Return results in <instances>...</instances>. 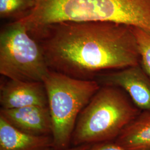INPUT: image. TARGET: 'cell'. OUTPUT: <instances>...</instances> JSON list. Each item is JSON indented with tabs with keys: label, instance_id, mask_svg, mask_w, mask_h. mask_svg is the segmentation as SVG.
Instances as JSON below:
<instances>
[{
	"label": "cell",
	"instance_id": "cell-1",
	"mask_svg": "<svg viewBox=\"0 0 150 150\" xmlns=\"http://www.w3.org/2000/svg\"><path fill=\"white\" fill-rule=\"evenodd\" d=\"M28 33L40 44L50 70L75 79L95 80L105 71L140 64L132 27L126 24L60 22Z\"/></svg>",
	"mask_w": 150,
	"mask_h": 150
},
{
	"label": "cell",
	"instance_id": "cell-2",
	"mask_svg": "<svg viewBox=\"0 0 150 150\" xmlns=\"http://www.w3.org/2000/svg\"><path fill=\"white\" fill-rule=\"evenodd\" d=\"M28 32L60 22H112L150 33V0H36L30 15L17 21Z\"/></svg>",
	"mask_w": 150,
	"mask_h": 150
},
{
	"label": "cell",
	"instance_id": "cell-3",
	"mask_svg": "<svg viewBox=\"0 0 150 150\" xmlns=\"http://www.w3.org/2000/svg\"><path fill=\"white\" fill-rule=\"evenodd\" d=\"M138 116V109L118 87L103 85L80 113L71 141L77 146L113 139Z\"/></svg>",
	"mask_w": 150,
	"mask_h": 150
},
{
	"label": "cell",
	"instance_id": "cell-4",
	"mask_svg": "<svg viewBox=\"0 0 150 150\" xmlns=\"http://www.w3.org/2000/svg\"><path fill=\"white\" fill-rule=\"evenodd\" d=\"M43 82L52 119L54 149L66 150L80 113L101 86L95 80L77 79L51 70Z\"/></svg>",
	"mask_w": 150,
	"mask_h": 150
},
{
	"label": "cell",
	"instance_id": "cell-5",
	"mask_svg": "<svg viewBox=\"0 0 150 150\" xmlns=\"http://www.w3.org/2000/svg\"><path fill=\"white\" fill-rule=\"evenodd\" d=\"M41 47L18 21L7 23L0 33V74L7 79L41 81L50 71Z\"/></svg>",
	"mask_w": 150,
	"mask_h": 150
},
{
	"label": "cell",
	"instance_id": "cell-6",
	"mask_svg": "<svg viewBox=\"0 0 150 150\" xmlns=\"http://www.w3.org/2000/svg\"><path fill=\"white\" fill-rule=\"evenodd\" d=\"M96 79L103 85L122 88L136 107L150 112V78L140 64L104 73Z\"/></svg>",
	"mask_w": 150,
	"mask_h": 150
},
{
	"label": "cell",
	"instance_id": "cell-7",
	"mask_svg": "<svg viewBox=\"0 0 150 150\" xmlns=\"http://www.w3.org/2000/svg\"><path fill=\"white\" fill-rule=\"evenodd\" d=\"M0 89L1 108L48 106L47 92L43 82L8 79L5 82H1Z\"/></svg>",
	"mask_w": 150,
	"mask_h": 150
},
{
	"label": "cell",
	"instance_id": "cell-8",
	"mask_svg": "<svg viewBox=\"0 0 150 150\" xmlns=\"http://www.w3.org/2000/svg\"><path fill=\"white\" fill-rule=\"evenodd\" d=\"M0 116L16 129L28 134L49 136L52 133V119L48 106L1 108Z\"/></svg>",
	"mask_w": 150,
	"mask_h": 150
},
{
	"label": "cell",
	"instance_id": "cell-9",
	"mask_svg": "<svg viewBox=\"0 0 150 150\" xmlns=\"http://www.w3.org/2000/svg\"><path fill=\"white\" fill-rule=\"evenodd\" d=\"M54 149L52 137L36 136L22 132L0 116V150Z\"/></svg>",
	"mask_w": 150,
	"mask_h": 150
},
{
	"label": "cell",
	"instance_id": "cell-10",
	"mask_svg": "<svg viewBox=\"0 0 150 150\" xmlns=\"http://www.w3.org/2000/svg\"><path fill=\"white\" fill-rule=\"evenodd\" d=\"M115 144L128 150H150V112L145 111L124 129Z\"/></svg>",
	"mask_w": 150,
	"mask_h": 150
},
{
	"label": "cell",
	"instance_id": "cell-11",
	"mask_svg": "<svg viewBox=\"0 0 150 150\" xmlns=\"http://www.w3.org/2000/svg\"><path fill=\"white\" fill-rule=\"evenodd\" d=\"M36 5V0H0L1 19L17 21L31 14Z\"/></svg>",
	"mask_w": 150,
	"mask_h": 150
},
{
	"label": "cell",
	"instance_id": "cell-12",
	"mask_svg": "<svg viewBox=\"0 0 150 150\" xmlns=\"http://www.w3.org/2000/svg\"><path fill=\"white\" fill-rule=\"evenodd\" d=\"M140 57V65L150 78V33L132 26Z\"/></svg>",
	"mask_w": 150,
	"mask_h": 150
},
{
	"label": "cell",
	"instance_id": "cell-13",
	"mask_svg": "<svg viewBox=\"0 0 150 150\" xmlns=\"http://www.w3.org/2000/svg\"><path fill=\"white\" fill-rule=\"evenodd\" d=\"M87 150H128L117 145L116 144L110 143H99L91 146Z\"/></svg>",
	"mask_w": 150,
	"mask_h": 150
},
{
	"label": "cell",
	"instance_id": "cell-14",
	"mask_svg": "<svg viewBox=\"0 0 150 150\" xmlns=\"http://www.w3.org/2000/svg\"><path fill=\"white\" fill-rule=\"evenodd\" d=\"M91 147L90 145H83L80 146H77L74 148L70 149H66L64 150H87Z\"/></svg>",
	"mask_w": 150,
	"mask_h": 150
}]
</instances>
